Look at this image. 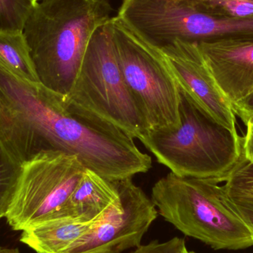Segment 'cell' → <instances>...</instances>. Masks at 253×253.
Wrapping results in <instances>:
<instances>
[{"instance_id": "obj_20", "label": "cell", "mask_w": 253, "mask_h": 253, "mask_svg": "<svg viewBox=\"0 0 253 253\" xmlns=\"http://www.w3.org/2000/svg\"><path fill=\"white\" fill-rule=\"evenodd\" d=\"M245 125L247 132L243 138V156L248 162H253V118L250 119Z\"/></svg>"}, {"instance_id": "obj_10", "label": "cell", "mask_w": 253, "mask_h": 253, "mask_svg": "<svg viewBox=\"0 0 253 253\" xmlns=\"http://www.w3.org/2000/svg\"><path fill=\"white\" fill-rule=\"evenodd\" d=\"M218 87L231 105L253 90V34L198 43Z\"/></svg>"}, {"instance_id": "obj_13", "label": "cell", "mask_w": 253, "mask_h": 253, "mask_svg": "<svg viewBox=\"0 0 253 253\" xmlns=\"http://www.w3.org/2000/svg\"><path fill=\"white\" fill-rule=\"evenodd\" d=\"M0 66L31 83H40L23 33L0 32Z\"/></svg>"}, {"instance_id": "obj_7", "label": "cell", "mask_w": 253, "mask_h": 253, "mask_svg": "<svg viewBox=\"0 0 253 253\" xmlns=\"http://www.w3.org/2000/svg\"><path fill=\"white\" fill-rule=\"evenodd\" d=\"M84 169L77 156L60 151L44 153L25 164L5 216L7 224L22 231L53 218L66 205Z\"/></svg>"}, {"instance_id": "obj_1", "label": "cell", "mask_w": 253, "mask_h": 253, "mask_svg": "<svg viewBox=\"0 0 253 253\" xmlns=\"http://www.w3.org/2000/svg\"><path fill=\"white\" fill-rule=\"evenodd\" d=\"M107 0H40L23 34L40 83L66 96L93 33L112 18Z\"/></svg>"}, {"instance_id": "obj_23", "label": "cell", "mask_w": 253, "mask_h": 253, "mask_svg": "<svg viewBox=\"0 0 253 253\" xmlns=\"http://www.w3.org/2000/svg\"><path fill=\"white\" fill-rule=\"evenodd\" d=\"M36 1H40V0H36Z\"/></svg>"}, {"instance_id": "obj_11", "label": "cell", "mask_w": 253, "mask_h": 253, "mask_svg": "<svg viewBox=\"0 0 253 253\" xmlns=\"http://www.w3.org/2000/svg\"><path fill=\"white\" fill-rule=\"evenodd\" d=\"M119 200L115 181L85 168L66 205L51 219L71 218L80 222H97Z\"/></svg>"}, {"instance_id": "obj_19", "label": "cell", "mask_w": 253, "mask_h": 253, "mask_svg": "<svg viewBox=\"0 0 253 253\" xmlns=\"http://www.w3.org/2000/svg\"><path fill=\"white\" fill-rule=\"evenodd\" d=\"M235 115L242 120L244 124L253 118V90L237 103L232 105Z\"/></svg>"}, {"instance_id": "obj_5", "label": "cell", "mask_w": 253, "mask_h": 253, "mask_svg": "<svg viewBox=\"0 0 253 253\" xmlns=\"http://www.w3.org/2000/svg\"><path fill=\"white\" fill-rule=\"evenodd\" d=\"M112 25L117 61L146 131L178 127L181 94L165 55L117 16L112 18Z\"/></svg>"}, {"instance_id": "obj_16", "label": "cell", "mask_w": 253, "mask_h": 253, "mask_svg": "<svg viewBox=\"0 0 253 253\" xmlns=\"http://www.w3.org/2000/svg\"><path fill=\"white\" fill-rule=\"evenodd\" d=\"M198 8L232 20L253 21V0H190Z\"/></svg>"}, {"instance_id": "obj_24", "label": "cell", "mask_w": 253, "mask_h": 253, "mask_svg": "<svg viewBox=\"0 0 253 253\" xmlns=\"http://www.w3.org/2000/svg\"></svg>"}, {"instance_id": "obj_22", "label": "cell", "mask_w": 253, "mask_h": 253, "mask_svg": "<svg viewBox=\"0 0 253 253\" xmlns=\"http://www.w3.org/2000/svg\"><path fill=\"white\" fill-rule=\"evenodd\" d=\"M180 253H196L194 252H193V251H187V248H185V249L183 250L182 251H181Z\"/></svg>"}, {"instance_id": "obj_14", "label": "cell", "mask_w": 253, "mask_h": 253, "mask_svg": "<svg viewBox=\"0 0 253 253\" xmlns=\"http://www.w3.org/2000/svg\"><path fill=\"white\" fill-rule=\"evenodd\" d=\"M223 183L239 212L253 214V162H248L242 155Z\"/></svg>"}, {"instance_id": "obj_17", "label": "cell", "mask_w": 253, "mask_h": 253, "mask_svg": "<svg viewBox=\"0 0 253 253\" xmlns=\"http://www.w3.org/2000/svg\"><path fill=\"white\" fill-rule=\"evenodd\" d=\"M36 0H0V32L23 33Z\"/></svg>"}, {"instance_id": "obj_6", "label": "cell", "mask_w": 253, "mask_h": 253, "mask_svg": "<svg viewBox=\"0 0 253 253\" xmlns=\"http://www.w3.org/2000/svg\"><path fill=\"white\" fill-rule=\"evenodd\" d=\"M117 16L159 49L176 40L200 43L253 34V21L213 16L190 0H123Z\"/></svg>"}, {"instance_id": "obj_9", "label": "cell", "mask_w": 253, "mask_h": 253, "mask_svg": "<svg viewBox=\"0 0 253 253\" xmlns=\"http://www.w3.org/2000/svg\"><path fill=\"white\" fill-rule=\"evenodd\" d=\"M160 50L180 92L201 112L238 133L233 107L218 87L198 43L176 40Z\"/></svg>"}, {"instance_id": "obj_4", "label": "cell", "mask_w": 253, "mask_h": 253, "mask_svg": "<svg viewBox=\"0 0 253 253\" xmlns=\"http://www.w3.org/2000/svg\"><path fill=\"white\" fill-rule=\"evenodd\" d=\"M112 18L92 35L72 88L63 96L64 100L74 112L114 126L134 139L146 132L145 123L117 61Z\"/></svg>"}, {"instance_id": "obj_12", "label": "cell", "mask_w": 253, "mask_h": 253, "mask_svg": "<svg viewBox=\"0 0 253 253\" xmlns=\"http://www.w3.org/2000/svg\"><path fill=\"white\" fill-rule=\"evenodd\" d=\"M96 223L71 218L46 220L22 230L19 241L37 253H65Z\"/></svg>"}, {"instance_id": "obj_21", "label": "cell", "mask_w": 253, "mask_h": 253, "mask_svg": "<svg viewBox=\"0 0 253 253\" xmlns=\"http://www.w3.org/2000/svg\"><path fill=\"white\" fill-rule=\"evenodd\" d=\"M0 253H20L16 248H0Z\"/></svg>"}, {"instance_id": "obj_8", "label": "cell", "mask_w": 253, "mask_h": 253, "mask_svg": "<svg viewBox=\"0 0 253 253\" xmlns=\"http://www.w3.org/2000/svg\"><path fill=\"white\" fill-rule=\"evenodd\" d=\"M115 182L119 202L65 253H123L141 246L143 236L159 212L132 178Z\"/></svg>"}, {"instance_id": "obj_2", "label": "cell", "mask_w": 253, "mask_h": 253, "mask_svg": "<svg viewBox=\"0 0 253 253\" xmlns=\"http://www.w3.org/2000/svg\"><path fill=\"white\" fill-rule=\"evenodd\" d=\"M217 178L181 177L169 172L152 188L159 215L184 236L214 250L253 246V230Z\"/></svg>"}, {"instance_id": "obj_15", "label": "cell", "mask_w": 253, "mask_h": 253, "mask_svg": "<svg viewBox=\"0 0 253 253\" xmlns=\"http://www.w3.org/2000/svg\"><path fill=\"white\" fill-rule=\"evenodd\" d=\"M21 172L22 166L13 160L0 140V219L7 215Z\"/></svg>"}, {"instance_id": "obj_3", "label": "cell", "mask_w": 253, "mask_h": 253, "mask_svg": "<svg viewBox=\"0 0 253 253\" xmlns=\"http://www.w3.org/2000/svg\"><path fill=\"white\" fill-rule=\"evenodd\" d=\"M180 94L179 126L146 131L138 139L172 173L224 182L243 155V138L201 112Z\"/></svg>"}, {"instance_id": "obj_18", "label": "cell", "mask_w": 253, "mask_h": 253, "mask_svg": "<svg viewBox=\"0 0 253 253\" xmlns=\"http://www.w3.org/2000/svg\"><path fill=\"white\" fill-rule=\"evenodd\" d=\"M186 248L184 239L175 237L165 242L153 241L135 248L131 253H180Z\"/></svg>"}]
</instances>
